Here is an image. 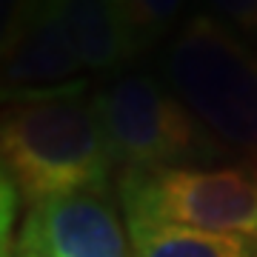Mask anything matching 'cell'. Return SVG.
I'll return each instance as SVG.
<instances>
[{
  "label": "cell",
  "mask_w": 257,
  "mask_h": 257,
  "mask_svg": "<svg viewBox=\"0 0 257 257\" xmlns=\"http://www.w3.org/2000/svg\"><path fill=\"white\" fill-rule=\"evenodd\" d=\"M3 175L29 206L74 192H103L117 166L86 80L6 97Z\"/></svg>",
  "instance_id": "1"
},
{
  "label": "cell",
  "mask_w": 257,
  "mask_h": 257,
  "mask_svg": "<svg viewBox=\"0 0 257 257\" xmlns=\"http://www.w3.org/2000/svg\"><path fill=\"white\" fill-rule=\"evenodd\" d=\"M163 80L211 138L257 169V52L217 20L197 12L163 52Z\"/></svg>",
  "instance_id": "2"
},
{
  "label": "cell",
  "mask_w": 257,
  "mask_h": 257,
  "mask_svg": "<svg viewBox=\"0 0 257 257\" xmlns=\"http://www.w3.org/2000/svg\"><path fill=\"white\" fill-rule=\"evenodd\" d=\"M94 100L114 160L123 169L197 166L229 152L157 74L123 72L100 86Z\"/></svg>",
  "instance_id": "3"
},
{
  "label": "cell",
  "mask_w": 257,
  "mask_h": 257,
  "mask_svg": "<svg viewBox=\"0 0 257 257\" xmlns=\"http://www.w3.org/2000/svg\"><path fill=\"white\" fill-rule=\"evenodd\" d=\"M117 186L126 220L172 223L257 240L254 166L123 169Z\"/></svg>",
  "instance_id": "4"
},
{
  "label": "cell",
  "mask_w": 257,
  "mask_h": 257,
  "mask_svg": "<svg viewBox=\"0 0 257 257\" xmlns=\"http://www.w3.org/2000/svg\"><path fill=\"white\" fill-rule=\"evenodd\" d=\"M80 57L66 29L63 0H3V94L80 80Z\"/></svg>",
  "instance_id": "5"
},
{
  "label": "cell",
  "mask_w": 257,
  "mask_h": 257,
  "mask_svg": "<svg viewBox=\"0 0 257 257\" xmlns=\"http://www.w3.org/2000/svg\"><path fill=\"white\" fill-rule=\"evenodd\" d=\"M18 248L40 257H135L128 229L103 192L57 194L29 206Z\"/></svg>",
  "instance_id": "6"
},
{
  "label": "cell",
  "mask_w": 257,
  "mask_h": 257,
  "mask_svg": "<svg viewBox=\"0 0 257 257\" xmlns=\"http://www.w3.org/2000/svg\"><path fill=\"white\" fill-rule=\"evenodd\" d=\"M66 29L80 66L114 72L140 55L126 0H63Z\"/></svg>",
  "instance_id": "7"
},
{
  "label": "cell",
  "mask_w": 257,
  "mask_h": 257,
  "mask_svg": "<svg viewBox=\"0 0 257 257\" xmlns=\"http://www.w3.org/2000/svg\"><path fill=\"white\" fill-rule=\"evenodd\" d=\"M135 257H257V240L172 223L126 220Z\"/></svg>",
  "instance_id": "8"
},
{
  "label": "cell",
  "mask_w": 257,
  "mask_h": 257,
  "mask_svg": "<svg viewBox=\"0 0 257 257\" xmlns=\"http://www.w3.org/2000/svg\"><path fill=\"white\" fill-rule=\"evenodd\" d=\"M183 6L186 0H126L140 52H146L155 43L166 40L169 35H175L180 29L177 20H180Z\"/></svg>",
  "instance_id": "9"
},
{
  "label": "cell",
  "mask_w": 257,
  "mask_h": 257,
  "mask_svg": "<svg viewBox=\"0 0 257 257\" xmlns=\"http://www.w3.org/2000/svg\"><path fill=\"white\" fill-rule=\"evenodd\" d=\"M206 6L237 35L257 37V0H206Z\"/></svg>",
  "instance_id": "10"
},
{
  "label": "cell",
  "mask_w": 257,
  "mask_h": 257,
  "mask_svg": "<svg viewBox=\"0 0 257 257\" xmlns=\"http://www.w3.org/2000/svg\"><path fill=\"white\" fill-rule=\"evenodd\" d=\"M12 257H40V254H35V251H26V248H15V254Z\"/></svg>",
  "instance_id": "11"
}]
</instances>
